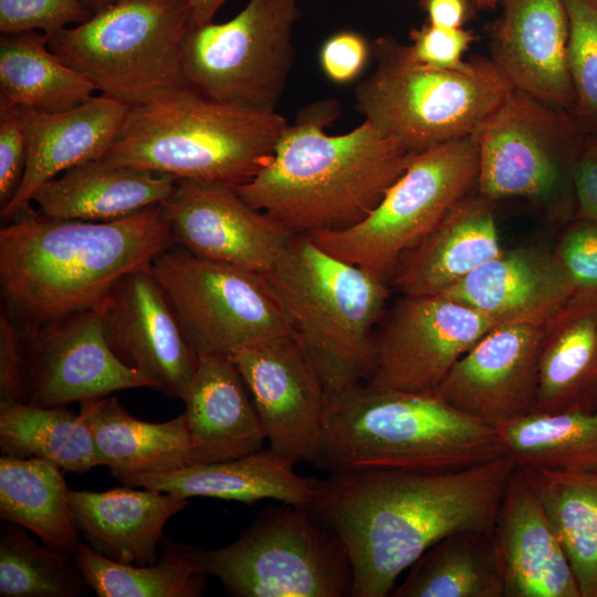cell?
<instances>
[{"label":"cell","instance_id":"cell-11","mask_svg":"<svg viewBox=\"0 0 597 597\" xmlns=\"http://www.w3.org/2000/svg\"><path fill=\"white\" fill-rule=\"evenodd\" d=\"M297 0H248L232 19L189 28L181 46L187 86L217 102L274 112L294 62Z\"/></svg>","mask_w":597,"mask_h":597},{"label":"cell","instance_id":"cell-4","mask_svg":"<svg viewBox=\"0 0 597 597\" xmlns=\"http://www.w3.org/2000/svg\"><path fill=\"white\" fill-rule=\"evenodd\" d=\"M314 464L323 470L449 471L504 455L495 428L434 392L359 384L328 395Z\"/></svg>","mask_w":597,"mask_h":597},{"label":"cell","instance_id":"cell-32","mask_svg":"<svg viewBox=\"0 0 597 597\" xmlns=\"http://www.w3.org/2000/svg\"><path fill=\"white\" fill-rule=\"evenodd\" d=\"M62 469L38 458H0V519L73 556L80 545Z\"/></svg>","mask_w":597,"mask_h":597},{"label":"cell","instance_id":"cell-22","mask_svg":"<svg viewBox=\"0 0 597 597\" xmlns=\"http://www.w3.org/2000/svg\"><path fill=\"white\" fill-rule=\"evenodd\" d=\"M128 107L104 94L60 112L19 108L28 143L21 185L1 219L10 222L32 205L40 187L62 172L101 159L116 139Z\"/></svg>","mask_w":597,"mask_h":597},{"label":"cell","instance_id":"cell-37","mask_svg":"<svg viewBox=\"0 0 597 597\" xmlns=\"http://www.w3.org/2000/svg\"><path fill=\"white\" fill-rule=\"evenodd\" d=\"M163 555L148 565L109 559L80 543L73 554L86 584L98 597H200L206 577L176 542L163 537Z\"/></svg>","mask_w":597,"mask_h":597},{"label":"cell","instance_id":"cell-39","mask_svg":"<svg viewBox=\"0 0 597 597\" xmlns=\"http://www.w3.org/2000/svg\"><path fill=\"white\" fill-rule=\"evenodd\" d=\"M564 3L569 25L572 113L585 133L597 134V0H564Z\"/></svg>","mask_w":597,"mask_h":597},{"label":"cell","instance_id":"cell-35","mask_svg":"<svg viewBox=\"0 0 597 597\" xmlns=\"http://www.w3.org/2000/svg\"><path fill=\"white\" fill-rule=\"evenodd\" d=\"M516 467L597 472V409L533 411L496 428Z\"/></svg>","mask_w":597,"mask_h":597},{"label":"cell","instance_id":"cell-25","mask_svg":"<svg viewBox=\"0 0 597 597\" xmlns=\"http://www.w3.org/2000/svg\"><path fill=\"white\" fill-rule=\"evenodd\" d=\"M294 465L269 448L238 459L188 463L175 470L123 476L118 481L185 499L203 496L247 504L271 499L308 507L318 480L297 474Z\"/></svg>","mask_w":597,"mask_h":597},{"label":"cell","instance_id":"cell-7","mask_svg":"<svg viewBox=\"0 0 597 597\" xmlns=\"http://www.w3.org/2000/svg\"><path fill=\"white\" fill-rule=\"evenodd\" d=\"M371 53L375 70L355 88L356 109L412 154L473 136L513 88L489 57L461 71L433 69L389 35Z\"/></svg>","mask_w":597,"mask_h":597},{"label":"cell","instance_id":"cell-27","mask_svg":"<svg viewBox=\"0 0 597 597\" xmlns=\"http://www.w3.org/2000/svg\"><path fill=\"white\" fill-rule=\"evenodd\" d=\"M574 290L554 254L534 248L502 250L438 294L505 318H548Z\"/></svg>","mask_w":597,"mask_h":597},{"label":"cell","instance_id":"cell-14","mask_svg":"<svg viewBox=\"0 0 597 597\" xmlns=\"http://www.w3.org/2000/svg\"><path fill=\"white\" fill-rule=\"evenodd\" d=\"M507 321L442 295H404L376 337L375 370L366 384L434 392L468 350Z\"/></svg>","mask_w":597,"mask_h":597},{"label":"cell","instance_id":"cell-49","mask_svg":"<svg viewBox=\"0 0 597 597\" xmlns=\"http://www.w3.org/2000/svg\"><path fill=\"white\" fill-rule=\"evenodd\" d=\"M84 7L92 13H96L115 0H80Z\"/></svg>","mask_w":597,"mask_h":597},{"label":"cell","instance_id":"cell-40","mask_svg":"<svg viewBox=\"0 0 597 597\" xmlns=\"http://www.w3.org/2000/svg\"><path fill=\"white\" fill-rule=\"evenodd\" d=\"M91 17L80 0H0L1 33L38 30L50 35Z\"/></svg>","mask_w":597,"mask_h":597},{"label":"cell","instance_id":"cell-47","mask_svg":"<svg viewBox=\"0 0 597 597\" xmlns=\"http://www.w3.org/2000/svg\"><path fill=\"white\" fill-rule=\"evenodd\" d=\"M427 21L444 28H463L475 12L470 0H419Z\"/></svg>","mask_w":597,"mask_h":597},{"label":"cell","instance_id":"cell-29","mask_svg":"<svg viewBox=\"0 0 597 597\" xmlns=\"http://www.w3.org/2000/svg\"><path fill=\"white\" fill-rule=\"evenodd\" d=\"M597 409V292L576 293L547 321L534 411Z\"/></svg>","mask_w":597,"mask_h":597},{"label":"cell","instance_id":"cell-24","mask_svg":"<svg viewBox=\"0 0 597 597\" xmlns=\"http://www.w3.org/2000/svg\"><path fill=\"white\" fill-rule=\"evenodd\" d=\"M70 504L80 533L94 551L119 563L148 565L160 557L165 525L189 501L124 484L102 492L71 490Z\"/></svg>","mask_w":597,"mask_h":597},{"label":"cell","instance_id":"cell-48","mask_svg":"<svg viewBox=\"0 0 597 597\" xmlns=\"http://www.w3.org/2000/svg\"><path fill=\"white\" fill-rule=\"evenodd\" d=\"M191 9L190 28L212 22L214 14L228 0H185Z\"/></svg>","mask_w":597,"mask_h":597},{"label":"cell","instance_id":"cell-44","mask_svg":"<svg viewBox=\"0 0 597 597\" xmlns=\"http://www.w3.org/2000/svg\"><path fill=\"white\" fill-rule=\"evenodd\" d=\"M371 46L354 31H341L329 36L320 52L324 74L338 84L354 81L366 65Z\"/></svg>","mask_w":597,"mask_h":597},{"label":"cell","instance_id":"cell-8","mask_svg":"<svg viewBox=\"0 0 597 597\" xmlns=\"http://www.w3.org/2000/svg\"><path fill=\"white\" fill-rule=\"evenodd\" d=\"M190 22L185 0H115L48 35L49 46L96 92L134 108L187 87L181 46Z\"/></svg>","mask_w":597,"mask_h":597},{"label":"cell","instance_id":"cell-10","mask_svg":"<svg viewBox=\"0 0 597 597\" xmlns=\"http://www.w3.org/2000/svg\"><path fill=\"white\" fill-rule=\"evenodd\" d=\"M478 172L474 135L432 147L413 156L365 219L307 235L329 254L387 281L401 259L467 197Z\"/></svg>","mask_w":597,"mask_h":597},{"label":"cell","instance_id":"cell-18","mask_svg":"<svg viewBox=\"0 0 597 597\" xmlns=\"http://www.w3.org/2000/svg\"><path fill=\"white\" fill-rule=\"evenodd\" d=\"M548 318L498 325L454 364L434 394L495 429L533 412Z\"/></svg>","mask_w":597,"mask_h":597},{"label":"cell","instance_id":"cell-41","mask_svg":"<svg viewBox=\"0 0 597 597\" xmlns=\"http://www.w3.org/2000/svg\"><path fill=\"white\" fill-rule=\"evenodd\" d=\"M476 38L471 30L438 27L427 21L420 28L411 30V43L406 46L409 56L419 64L461 71L470 64L463 56Z\"/></svg>","mask_w":597,"mask_h":597},{"label":"cell","instance_id":"cell-23","mask_svg":"<svg viewBox=\"0 0 597 597\" xmlns=\"http://www.w3.org/2000/svg\"><path fill=\"white\" fill-rule=\"evenodd\" d=\"M182 401L189 463L227 461L262 449L266 440L263 425L230 355L199 354Z\"/></svg>","mask_w":597,"mask_h":597},{"label":"cell","instance_id":"cell-15","mask_svg":"<svg viewBox=\"0 0 597 597\" xmlns=\"http://www.w3.org/2000/svg\"><path fill=\"white\" fill-rule=\"evenodd\" d=\"M251 394L270 449L315 462L324 433L328 391L293 335L242 346L230 355Z\"/></svg>","mask_w":597,"mask_h":597},{"label":"cell","instance_id":"cell-5","mask_svg":"<svg viewBox=\"0 0 597 597\" xmlns=\"http://www.w3.org/2000/svg\"><path fill=\"white\" fill-rule=\"evenodd\" d=\"M287 125L276 111L217 102L187 86L129 108L101 159L177 180L237 188L268 163Z\"/></svg>","mask_w":597,"mask_h":597},{"label":"cell","instance_id":"cell-42","mask_svg":"<svg viewBox=\"0 0 597 597\" xmlns=\"http://www.w3.org/2000/svg\"><path fill=\"white\" fill-rule=\"evenodd\" d=\"M554 255L575 294L597 292V222L575 218Z\"/></svg>","mask_w":597,"mask_h":597},{"label":"cell","instance_id":"cell-36","mask_svg":"<svg viewBox=\"0 0 597 597\" xmlns=\"http://www.w3.org/2000/svg\"><path fill=\"white\" fill-rule=\"evenodd\" d=\"M526 469L561 540L580 597H597V472Z\"/></svg>","mask_w":597,"mask_h":597},{"label":"cell","instance_id":"cell-28","mask_svg":"<svg viewBox=\"0 0 597 597\" xmlns=\"http://www.w3.org/2000/svg\"><path fill=\"white\" fill-rule=\"evenodd\" d=\"M176 182L169 175L97 159L45 182L32 203L48 218L107 222L166 201Z\"/></svg>","mask_w":597,"mask_h":597},{"label":"cell","instance_id":"cell-19","mask_svg":"<svg viewBox=\"0 0 597 597\" xmlns=\"http://www.w3.org/2000/svg\"><path fill=\"white\" fill-rule=\"evenodd\" d=\"M107 343L126 366L150 379L156 390L182 400L198 354L150 264L125 275L96 307Z\"/></svg>","mask_w":597,"mask_h":597},{"label":"cell","instance_id":"cell-20","mask_svg":"<svg viewBox=\"0 0 597 597\" xmlns=\"http://www.w3.org/2000/svg\"><path fill=\"white\" fill-rule=\"evenodd\" d=\"M491 538L504 597H580L556 530L524 467L511 473Z\"/></svg>","mask_w":597,"mask_h":597},{"label":"cell","instance_id":"cell-45","mask_svg":"<svg viewBox=\"0 0 597 597\" xmlns=\"http://www.w3.org/2000/svg\"><path fill=\"white\" fill-rule=\"evenodd\" d=\"M0 400L27 401L23 336L6 308L0 315Z\"/></svg>","mask_w":597,"mask_h":597},{"label":"cell","instance_id":"cell-26","mask_svg":"<svg viewBox=\"0 0 597 597\" xmlns=\"http://www.w3.org/2000/svg\"><path fill=\"white\" fill-rule=\"evenodd\" d=\"M502 250L492 202L464 197L401 259L392 284L402 295H438Z\"/></svg>","mask_w":597,"mask_h":597},{"label":"cell","instance_id":"cell-3","mask_svg":"<svg viewBox=\"0 0 597 597\" xmlns=\"http://www.w3.org/2000/svg\"><path fill=\"white\" fill-rule=\"evenodd\" d=\"M339 113L334 98L301 108L268 163L235 188L294 234L358 223L416 155L366 119L345 134H327Z\"/></svg>","mask_w":597,"mask_h":597},{"label":"cell","instance_id":"cell-13","mask_svg":"<svg viewBox=\"0 0 597 597\" xmlns=\"http://www.w3.org/2000/svg\"><path fill=\"white\" fill-rule=\"evenodd\" d=\"M584 135L569 111L512 88L474 134L479 196L546 200L573 190Z\"/></svg>","mask_w":597,"mask_h":597},{"label":"cell","instance_id":"cell-2","mask_svg":"<svg viewBox=\"0 0 597 597\" xmlns=\"http://www.w3.org/2000/svg\"><path fill=\"white\" fill-rule=\"evenodd\" d=\"M174 245L164 206L107 222L52 219L30 206L0 230V284L22 334L97 307Z\"/></svg>","mask_w":597,"mask_h":597},{"label":"cell","instance_id":"cell-46","mask_svg":"<svg viewBox=\"0 0 597 597\" xmlns=\"http://www.w3.org/2000/svg\"><path fill=\"white\" fill-rule=\"evenodd\" d=\"M574 218L597 222V134L585 133L573 170Z\"/></svg>","mask_w":597,"mask_h":597},{"label":"cell","instance_id":"cell-12","mask_svg":"<svg viewBox=\"0 0 597 597\" xmlns=\"http://www.w3.org/2000/svg\"><path fill=\"white\" fill-rule=\"evenodd\" d=\"M151 272L197 354L292 335L262 274L197 258L179 245L158 253Z\"/></svg>","mask_w":597,"mask_h":597},{"label":"cell","instance_id":"cell-16","mask_svg":"<svg viewBox=\"0 0 597 597\" xmlns=\"http://www.w3.org/2000/svg\"><path fill=\"white\" fill-rule=\"evenodd\" d=\"M22 336L28 402L65 407L119 390H156L150 379L114 354L96 307Z\"/></svg>","mask_w":597,"mask_h":597},{"label":"cell","instance_id":"cell-9","mask_svg":"<svg viewBox=\"0 0 597 597\" xmlns=\"http://www.w3.org/2000/svg\"><path fill=\"white\" fill-rule=\"evenodd\" d=\"M176 544L233 597L350 596L353 569L346 549L306 506H268L224 547Z\"/></svg>","mask_w":597,"mask_h":597},{"label":"cell","instance_id":"cell-21","mask_svg":"<svg viewBox=\"0 0 597 597\" xmlns=\"http://www.w3.org/2000/svg\"><path fill=\"white\" fill-rule=\"evenodd\" d=\"M502 6L490 59L513 88L572 113L564 0H503Z\"/></svg>","mask_w":597,"mask_h":597},{"label":"cell","instance_id":"cell-50","mask_svg":"<svg viewBox=\"0 0 597 597\" xmlns=\"http://www.w3.org/2000/svg\"><path fill=\"white\" fill-rule=\"evenodd\" d=\"M473 6L479 10L494 9L503 0H470Z\"/></svg>","mask_w":597,"mask_h":597},{"label":"cell","instance_id":"cell-17","mask_svg":"<svg viewBox=\"0 0 597 597\" xmlns=\"http://www.w3.org/2000/svg\"><path fill=\"white\" fill-rule=\"evenodd\" d=\"M163 206L174 244L197 258L262 275L294 237L230 186L177 180Z\"/></svg>","mask_w":597,"mask_h":597},{"label":"cell","instance_id":"cell-30","mask_svg":"<svg viewBox=\"0 0 597 597\" xmlns=\"http://www.w3.org/2000/svg\"><path fill=\"white\" fill-rule=\"evenodd\" d=\"M100 465L114 478L175 470L189 463L190 443L184 413L165 422L133 417L117 397L81 401Z\"/></svg>","mask_w":597,"mask_h":597},{"label":"cell","instance_id":"cell-31","mask_svg":"<svg viewBox=\"0 0 597 597\" xmlns=\"http://www.w3.org/2000/svg\"><path fill=\"white\" fill-rule=\"evenodd\" d=\"M94 85L65 64L38 30L1 33L0 108L60 112L95 95Z\"/></svg>","mask_w":597,"mask_h":597},{"label":"cell","instance_id":"cell-43","mask_svg":"<svg viewBox=\"0 0 597 597\" xmlns=\"http://www.w3.org/2000/svg\"><path fill=\"white\" fill-rule=\"evenodd\" d=\"M28 143L17 107L0 108V210L8 206L23 179Z\"/></svg>","mask_w":597,"mask_h":597},{"label":"cell","instance_id":"cell-1","mask_svg":"<svg viewBox=\"0 0 597 597\" xmlns=\"http://www.w3.org/2000/svg\"><path fill=\"white\" fill-rule=\"evenodd\" d=\"M515 467L502 455L449 471L332 472L317 481L308 509L346 549L350 597H385L400 574L446 536L491 533Z\"/></svg>","mask_w":597,"mask_h":597},{"label":"cell","instance_id":"cell-34","mask_svg":"<svg viewBox=\"0 0 597 597\" xmlns=\"http://www.w3.org/2000/svg\"><path fill=\"white\" fill-rule=\"evenodd\" d=\"M0 450L4 455L46 460L73 473L100 465L87 423L64 407L0 400Z\"/></svg>","mask_w":597,"mask_h":597},{"label":"cell","instance_id":"cell-33","mask_svg":"<svg viewBox=\"0 0 597 597\" xmlns=\"http://www.w3.org/2000/svg\"><path fill=\"white\" fill-rule=\"evenodd\" d=\"M392 597H504L491 533L446 536L410 567Z\"/></svg>","mask_w":597,"mask_h":597},{"label":"cell","instance_id":"cell-6","mask_svg":"<svg viewBox=\"0 0 597 597\" xmlns=\"http://www.w3.org/2000/svg\"><path fill=\"white\" fill-rule=\"evenodd\" d=\"M263 277L328 395L369 380L387 281L329 254L307 234H294Z\"/></svg>","mask_w":597,"mask_h":597},{"label":"cell","instance_id":"cell-38","mask_svg":"<svg viewBox=\"0 0 597 597\" xmlns=\"http://www.w3.org/2000/svg\"><path fill=\"white\" fill-rule=\"evenodd\" d=\"M91 591L74 557L33 541L25 528H1V597H77Z\"/></svg>","mask_w":597,"mask_h":597}]
</instances>
